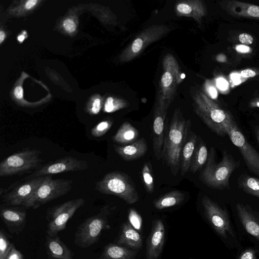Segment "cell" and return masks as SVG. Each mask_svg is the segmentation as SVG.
I'll list each match as a JSON object with an SVG mask.
<instances>
[{
  "instance_id": "1",
  "label": "cell",
  "mask_w": 259,
  "mask_h": 259,
  "mask_svg": "<svg viewBox=\"0 0 259 259\" xmlns=\"http://www.w3.org/2000/svg\"><path fill=\"white\" fill-rule=\"evenodd\" d=\"M190 126V121L186 120L181 111L177 109L164 132L162 159L174 176L177 175L180 169L181 151Z\"/></svg>"
},
{
  "instance_id": "2",
  "label": "cell",
  "mask_w": 259,
  "mask_h": 259,
  "mask_svg": "<svg viewBox=\"0 0 259 259\" xmlns=\"http://www.w3.org/2000/svg\"><path fill=\"white\" fill-rule=\"evenodd\" d=\"M192 98L194 111L203 122L219 136L227 134V126L235 122L231 113L201 91L193 92Z\"/></svg>"
},
{
  "instance_id": "3",
  "label": "cell",
  "mask_w": 259,
  "mask_h": 259,
  "mask_svg": "<svg viewBox=\"0 0 259 259\" xmlns=\"http://www.w3.org/2000/svg\"><path fill=\"white\" fill-rule=\"evenodd\" d=\"M215 157V150L212 147L205 166L200 175V179L204 184L212 189L228 188L229 179L239 163L226 151L223 152L222 159L219 163H216Z\"/></svg>"
},
{
  "instance_id": "4",
  "label": "cell",
  "mask_w": 259,
  "mask_h": 259,
  "mask_svg": "<svg viewBox=\"0 0 259 259\" xmlns=\"http://www.w3.org/2000/svg\"><path fill=\"white\" fill-rule=\"evenodd\" d=\"M163 72L159 80L155 103L167 111L174 100L179 85L182 80L179 64L173 55L167 54L162 60Z\"/></svg>"
},
{
  "instance_id": "5",
  "label": "cell",
  "mask_w": 259,
  "mask_h": 259,
  "mask_svg": "<svg viewBox=\"0 0 259 259\" xmlns=\"http://www.w3.org/2000/svg\"><path fill=\"white\" fill-rule=\"evenodd\" d=\"M95 190L102 194L117 196L128 204L139 199L133 181L125 173L119 171L110 172L96 182Z\"/></svg>"
},
{
  "instance_id": "6",
  "label": "cell",
  "mask_w": 259,
  "mask_h": 259,
  "mask_svg": "<svg viewBox=\"0 0 259 259\" xmlns=\"http://www.w3.org/2000/svg\"><path fill=\"white\" fill-rule=\"evenodd\" d=\"M41 151L26 148L4 159L0 163V176H22L34 172L42 166Z\"/></svg>"
},
{
  "instance_id": "7",
  "label": "cell",
  "mask_w": 259,
  "mask_h": 259,
  "mask_svg": "<svg viewBox=\"0 0 259 259\" xmlns=\"http://www.w3.org/2000/svg\"><path fill=\"white\" fill-rule=\"evenodd\" d=\"M73 181L63 179H53L47 176L23 206L36 209L40 206L67 194L72 189Z\"/></svg>"
},
{
  "instance_id": "8",
  "label": "cell",
  "mask_w": 259,
  "mask_h": 259,
  "mask_svg": "<svg viewBox=\"0 0 259 259\" xmlns=\"http://www.w3.org/2000/svg\"><path fill=\"white\" fill-rule=\"evenodd\" d=\"M109 206L102 208L97 214L84 220L77 228L74 244L80 248H87L97 242L102 231L107 227Z\"/></svg>"
},
{
  "instance_id": "9",
  "label": "cell",
  "mask_w": 259,
  "mask_h": 259,
  "mask_svg": "<svg viewBox=\"0 0 259 259\" xmlns=\"http://www.w3.org/2000/svg\"><path fill=\"white\" fill-rule=\"evenodd\" d=\"M85 202V200L80 198L68 200L49 208L47 212L48 221L47 234L57 236L59 232L64 230L69 220Z\"/></svg>"
},
{
  "instance_id": "10",
  "label": "cell",
  "mask_w": 259,
  "mask_h": 259,
  "mask_svg": "<svg viewBox=\"0 0 259 259\" xmlns=\"http://www.w3.org/2000/svg\"><path fill=\"white\" fill-rule=\"evenodd\" d=\"M170 30L166 25H153L144 29L136 36L120 55V60L129 62L140 54L151 44L163 37Z\"/></svg>"
},
{
  "instance_id": "11",
  "label": "cell",
  "mask_w": 259,
  "mask_h": 259,
  "mask_svg": "<svg viewBox=\"0 0 259 259\" xmlns=\"http://www.w3.org/2000/svg\"><path fill=\"white\" fill-rule=\"evenodd\" d=\"M46 176L22 180L11 185L9 188H1L2 202L7 206H23L31 197Z\"/></svg>"
},
{
  "instance_id": "12",
  "label": "cell",
  "mask_w": 259,
  "mask_h": 259,
  "mask_svg": "<svg viewBox=\"0 0 259 259\" xmlns=\"http://www.w3.org/2000/svg\"><path fill=\"white\" fill-rule=\"evenodd\" d=\"M201 203L205 216L215 232L225 239L234 237L227 211L206 196L202 197Z\"/></svg>"
},
{
  "instance_id": "13",
  "label": "cell",
  "mask_w": 259,
  "mask_h": 259,
  "mask_svg": "<svg viewBox=\"0 0 259 259\" xmlns=\"http://www.w3.org/2000/svg\"><path fill=\"white\" fill-rule=\"evenodd\" d=\"M226 131L233 144L240 151L249 170L259 176V153L248 142L235 122L228 125Z\"/></svg>"
},
{
  "instance_id": "14",
  "label": "cell",
  "mask_w": 259,
  "mask_h": 259,
  "mask_svg": "<svg viewBox=\"0 0 259 259\" xmlns=\"http://www.w3.org/2000/svg\"><path fill=\"white\" fill-rule=\"evenodd\" d=\"M88 167L89 164L85 160L72 156H65L42 166L22 180H27L63 172L83 170Z\"/></svg>"
},
{
  "instance_id": "15",
  "label": "cell",
  "mask_w": 259,
  "mask_h": 259,
  "mask_svg": "<svg viewBox=\"0 0 259 259\" xmlns=\"http://www.w3.org/2000/svg\"><path fill=\"white\" fill-rule=\"evenodd\" d=\"M165 238V228L160 219L155 220L146 242V259H157L160 254Z\"/></svg>"
},
{
  "instance_id": "16",
  "label": "cell",
  "mask_w": 259,
  "mask_h": 259,
  "mask_svg": "<svg viewBox=\"0 0 259 259\" xmlns=\"http://www.w3.org/2000/svg\"><path fill=\"white\" fill-rule=\"evenodd\" d=\"M167 111L162 110L155 103L152 126V142L155 157L162 158V147L164 138V121Z\"/></svg>"
},
{
  "instance_id": "17",
  "label": "cell",
  "mask_w": 259,
  "mask_h": 259,
  "mask_svg": "<svg viewBox=\"0 0 259 259\" xmlns=\"http://www.w3.org/2000/svg\"><path fill=\"white\" fill-rule=\"evenodd\" d=\"M236 209L244 229L259 241V212L241 203H237Z\"/></svg>"
},
{
  "instance_id": "18",
  "label": "cell",
  "mask_w": 259,
  "mask_h": 259,
  "mask_svg": "<svg viewBox=\"0 0 259 259\" xmlns=\"http://www.w3.org/2000/svg\"><path fill=\"white\" fill-rule=\"evenodd\" d=\"M175 11L177 16L192 18L199 24L206 13L205 5L200 0L179 1L176 4Z\"/></svg>"
},
{
  "instance_id": "19",
  "label": "cell",
  "mask_w": 259,
  "mask_h": 259,
  "mask_svg": "<svg viewBox=\"0 0 259 259\" xmlns=\"http://www.w3.org/2000/svg\"><path fill=\"white\" fill-rule=\"evenodd\" d=\"M113 147L116 153L125 161H132L138 159L144 156L147 150V143L143 138L128 145H114Z\"/></svg>"
},
{
  "instance_id": "20",
  "label": "cell",
  "mask_w": 259,
  "mask_h": 259,
  "mask_svg": "<svg viewBox=\"0 0 259 259\" xmlns=\"http://www.w3.org/2000/svg\"><path fill=\"white\" fill-rule=\"evenodd\" d=\"M46 247L49 256L52 259H73L74 253L57 236L47 235Z\"/></svg>"
},
{
  "instance_id": "21",
  "label": "cell",
  "mask_w": 259,
  "mask_h": 259,
  "mask_svg": "<svg viewBox=\"0 0 259 259\" xmlns=\"http://www.w3.org/2000/svg\"><path fill=\"white\" fill-rule=\"evenodd\" d=\"M117 243L133 249H139L142 246V239L137 230L127 222L122 226Z\"/></svg>"
},
{
  "instance_id": "22",
  "label": "cell",
  "mask_w": 259,
  "mask_h": 259,
  "mask_svg": "<svg viewBox=\"0 0 259 259\" xmlns=\"http://www.w3.org/2000/svg\"><path fill=\"white\" fill-rule=\"evenodd\" d=\"M224 9L230 14L235 16L259 19V6H258L238 1H230L225 4Z\"/></svg>"
},
{
  "instance_id": "23",
  "label": "cell",
  "mask_w": 259,
  "mask_h": 259,
  "mask_svg": "<svg viewBox=\"0 0 259 259\" xmlns=\"http://www.w3.org/2000/svg\"><path fill=\"white\" fill-rule=\"evenodd\" d=\"M0 215L8 228L21 227L26 222V212L18 208L2 205Z\"/></svg>"
},
{
  "instance_id": "24",
  "label": "cell",
  "mask_w": 259,
  "mask_h": 259,
  "mask_svg": "<svg viewBox=\"0 0 259 259\" xmlns=\"http://www.w3.org/2000/svg\"><path fill=\"white\" fill-rule=\"evenodd\" d=\"M197 140V135L194 132H190L181 154L180 169L182 176H184L189 170Z\"/></svg>"
},
{
  "instance_id": "25",
  "label": "cell",
  "mask_w": 259,
  "mask_h": 259,
  "mask_svg": "<svg viewBox=\"0 0 259 259\" xmlns=\"http://www.w3.org/2000/svg\"><path fill=\"white\" fill-rule=\"evenodd\" d=\"M138 251L115 244L105 246L97 259H136Z\"/></svg>"
},
{
  "instance_id": "26",
  "label": "cell",
  "mask_w": 259,
  "mask_h": 259,
  "mask_svg": "<svg viewBox=\"0 0 259 259\" xmlns=\"http://www.w3.org/2000/svg\"><path fill=\"white\" fill-rule=\"evenodd\" d=\"M139 133L137 129L128 122H123L112 137L114 143L126 145L137 140Z\"/></svg>"
},
{
  "instance_id": "27",
  "label": "cell",
  "mask_w": 259,
  "mask_h": 259,
  "mask_svg": "<svg viewBox=\"0 0 259 259\" xmlns=\"http://www.w3.org/2000/svg\"><path fill=\"white\" fill-rule=\"evenodd\" d=\"M184 198L185 194L182 191H172L155 200L153 205L157 209L161 210L181 203Z\"/></svg>"
},
{
  "instance_id": "28",
  "label": "cell",
  "mask_w": 259,
  "mask_h": 259,
  "mask_svg": "<svg viewBox=\"0 0 259 259\" xmlns=\"http://www.w3.org/2000/svg\"><path fill=\"white\" fill-rule=\"evenodd\" d=\"M198 141V140H197ZM207 147L202 140H199L191 159L189 170L193 173L201 168L207 161L208 158Z\"/></svg>"
},
{
  "instance_id": "29",
  "label": "cell",
  "mask_w": 259,
  "mask_h": 259,
  "mask_svg": "<svg viewBox=\"0 0 259 259\" xmlns=\"http://www.w3.org/2000/svg\"><path fill=\"white\" fill-rule=\"evenodd\" d=\"M238 184L244 192L259 198V179L242 174L238 178Z\"/></svg>"
},
{
  "instance_id": "30",
  "label": "cell",
  "mask_w": 259,
  "mask_h": 259,
  "mask_svg": "<svg viewBox=\"0 0 259 259\" xmlns=\"http://www.w3.org/2000/svg\"><path fill=\"white\" fill-rule=\"evenodd\" d=\"M142 176L147 192L152 193L154 190V181L149 162H146L143 165Z\"/></svg>"
},
{
  "instance_id": "31",
  "label": "cell",
  "mask_w": 259,
  "mask_h": 259,
  "mask_svg": "<svg viewBox=\"0 0 259 259\" xmlns=\"http://www.w3.org/2000/svg\"><path fill=\"white\" fill-rule=\"evenodd\" d=\"M112 124L113 121L111 120H103L92 128L91 134L94 137H102L108 132Z\"/></svg>"
},
{
  "instance_id": "32",
  "label": "cell",
  "mask_w": 259,
  "mask_h": 259,
  "mask_svg": "<svg viewBox=\"0 0 259 259\" xmlns=\"http://www.w3.org/2000/svg\"><path fill=\"white\" fill-rule=\"evenodd\" d=\"M127 106V102L124 100H114L112 97H109L105 103L104 111L107 113H111L126 107Z\"/></svg>"
},
{
  "instance_id": "33",
  "label": "cell",
  "mask_w": 259,
  "mask_h": 259,
  "mask_svg": "<svg viewBox=\"0 0 259 259\" xmlns=\"http://www.w3.org/2000/svg\"><path fill=\"white\" fill-rule=\"evenodd\" d=\"M13 244L7 237L3 230L0 231V259H6Z\"/></svg>"
},
{
  "instance_id": "34",
  "label": "cell",
  "mask_w": 259,
  "mask_h": 259,
  "mask_svg": "<svg viewBox=\"0 0 259 259\" xmlns=\"http://www.w3.org/2000/svg\"><path fill=\"white\" fill-rule=\"evenodd\" d=\"M128 219L130 224L137 230H140L142 225V219L137 211L131 208L129 210Z\"/></svg>"
},
{
  "instance_id": "35",
  "label": "cell",
  "mask_w": 259,
  "mask_h": 259,
  "mask_svg": "<svg viewBox=\"0 0 259 259\" xmlns=\"http://www.w3.org/2000/svg\"><path fill=\"white\" fill-rule=\"evenodd\" d=\"M257 250L249 248L243 251L238 259H257Z\"/></svg>"
},
{
  "instance_id": "36",
  "label": "cell",
  "mask_w": 259,
  "mask_h": 259,
  "mask_svg": "<svg viewBox=\"0 0 259 259\" xmlns=\"http://www.w3.org/2000/svg\"><path fill=\"white\" fill-rule=\"evenodd\" d=\"M101 108V100L99 98L96 99L93 102L91 107L89 109L90 113L92 114H97Z\"/></svg>"
},
{
  "instance_id": "37",
  "label": "cell",
  "mask_w": 259,
  "mask_h": 259,
  "mask_svg": "<svg viewBox=\"0 0 259 259\" xmlns=\"http://www.w3.org/2000/svg\"><path fill=\"white\" fill-rule=\"evenodd\" d=\"M6 259H24L22 254L13 245Z\"/></svg>"
},
{
  "instance_id": "38",
  "label": "cell",
  "mask_w": 259,
  "mask_h": 259,
  "mask_svg": "<svg viewBox=\"0 0 259 259\" xmlns=\"http://www.w3.org/2000/svg\"><path fill=\"white\" fill-rule=\"evenodd\" d=\"M239 40L244 45H250L253 42V38L251 35L246 33H243L239 35Z\"/></svg>"
},
{
  "instance_id": "39",
  "label": "cell",
  "mask_w": 259,
  "mask_h": 259,
  "mask_svg": "<svg viewBox=\"0 0 259 259\" xmlns=\"http://www.w3.org/2000/svg\"><path fill=\"white\" fill-rule=\"evenodd\" d=\"M63 26L66 31L69 32H73L76 28L75 23L71 19H66L64 21Z\"/></svg>"
},
{
  "instance_id": "40",
  "label": "cell",
  "mask_w": 259,
  "mask_h": 259,
  "mask_svg": "<svg viewBox=\"0 0 259 259\" xmlns=\"http://www.w3.org/2000/svg\"><path fill=\"white\" fill-rule=\"evenodd\" d=\"M217 85L221 90L225 91L228 88V82L223 78H219L217 79Z\"/></svg>"
},
{
  "instance_id": "41",
  "label": "cell",
  "mask_w": 259,
  "mask_h": 259,
  "mask_svg": "<svg viewBox=\"0 0 259 259\" xmlns=\"http://www.w3.org/2000/svg\"><path fill=\"white\" fill-rule=\"evenodd\" d=\"M240 75L243 77H252L255 76L256 72L251 69H248L242 70L240 73Z\"/></svg>"
},
{
  "instance_id": "42",
  "label": "cell",
  "mask_w": 259,
  "mask_h": 259,
  "mask_svg": "<svg viewBox=\"0 0 259 259\" xmlns=\"http://www.w3.org/2000/svg\"><path fill=\"white\" fill-rule=\"evenodd\" d=\"M236 50L241 53H246L250 51V48L245 45H238L236 47Z\"/></svg>"
},
{
  "instance_id": "43",
  "label": "cell",
  "mask_w": 259,
  "mask_h": 259,
  "mask_svg": "<svg viewBox=\"0 0 259 259\" xmlns=\"http://www.w3.org/2000/svg\"><path fill=\"white\" fill-rule=\"evenodd\" d=\"M207 91L209 96L212 99H216L218 96V93L216 89L213 86H208Z\"/></svg>"
},
{
  "instance_id": "44",
  "label": "cell",
  "mask_w": 259,
  "mask_h": 259,
  "mask_svg": "<svg viewBox=\"0 0 259 259\" xmlns=\"http://www.w3.org/2000/svg\"><path fill=\"white\" fill-rule=\"evenodd\" d=\"M231 78L235 84H238L241 82V75L238 73H232L231 75Z\"/></svg>"
},
{
  "instance_id": "45",
  "label": "cell",
  "mask_w": 259,
  "mask_h": 259,
  "mask_svg": "<svg viewBox=\"0 0 259 259\" xmlns=\"http://www.w3.org/2000/svg\"><path fill=\"white\" fill-rule=\"evenodd\" d=\"M14 94L15 97L18 99H21L23 97V89L21 87H17L16 88Z\"/></svg>"
},
{
  "instance_id": "46",
  "label": "cell",
  "mask_w": 259,
  "mask_h": 259,
  "mask_svg": "<svg viewBox=\"0 0 259 259\" xmlns=\"http://www.w3.org/2000/svg\"><path fill=\"white\" fill-rule=\"evenodd\" d=\"M37 3V1L36 0H30L28 1L25 5V7L26 9H30L32 7H33Z\"/></svg>"
},
{
  "instance_id": "47",
  "label": "cell",
  "mask_w": 259,
  "mask_h": 259,
  "mask_svg": "<svg viewBox=\"0 0 259 259\" xmlns=\"http://www.w3.org/2000/svg\"><path fill=\"white\" fill-rule=\"evenodd\" d=\"M255 133L256 135V137L257 140V142L259 144V126H256L255 128Z\"/></svg>"
},
{
  "instance_id": "48",
  "label": "cell",
  "mask_w": 259,
  "mask_h": 259,
  "mask_svg": "<svg viewBox=\"0 0 259 259\" xmlns=\"http://www.w3.org/2000/svg\"><path fill=\"white\" fill-rule=\"evenodd\" d=\"M5 37V34L3 31L0 32V42L2 43Z\"/></svg>"
},
{
  "instance_id": "49",
  "label": "cell",
  "mask_w": 259,
  "mask_h": 259,
  "mask_svg": "<svg viewBox=\"0 0 259 259\" xmlns=\"http://www.w3.org/2000/svg\"><path fill=\"white\" fill-rule=\"evenodd\" d=\"M25 38V37L24 35H19L18 37V39L19 41L20 42H22L23 41V40Z\"/></svg>"
},
{
  "instance_id": "50",
  "label": "cell",
  "mask_w": 259,
  "mask_h": 259,
  "mask_svg": "<svg viewBox=\"0 0 259 259\" xmlns=\"http://www.w3.org/2000/svg\"><path fill=\"white\" fill-rule=\"evenodd\" d=\"M255 106L259 108V102H257Z\"/></svg>"
}]
</instances>
